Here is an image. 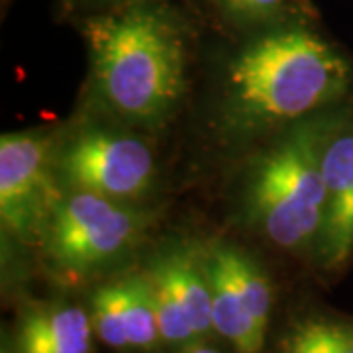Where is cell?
<instances>
[{"label": "cell", "mask_w": 353, "mask_h": 353, "mask_svg": "<svg viewBox=\"0 0 353 353\" xmlns=\"http://www.w3.org/2000/svg\"><path fill=\"white\" fill-rule=\"evenodd\" d=\"M279 353H353V322L328 314H304L285 330Z\"/></svg>", "instance_id": "obj_11"}, {"label": "cell", "mask_w": 353, "mask_h": 353, "mask_svg": "<svg viewBox=\"0 0 353 353\" xmlns=\"http://www.w3.org/2000/svg\"><path fill=\"white\" fill-rule=\"evenodd\" d=\"M202 261L212 292L214 334L230 343L236 353H261L267 338L259 334L252 316L245 310L240 290L218 250V243L202 250Z\"/></svg>", "instance_id": "obj_9"}, {"label": "cell", "mask_w": 353, "mask_h": 353, "mask_svg": "<svg viewBox=\"0 0 353 353\" xmlns=\"http://www.w3.org/2000/svg\"><path fill=\"white\" fill-rule=\"evenodd\" d=\"M122 299H124V318L132 352L153 353L161 341L157 308L153 301L152 281L145 273H130L120 277Z\"/></svg>", "instance_id": "obj_12"}, {"label": "cell", "mask_w": 353, "mask_h": 353, "mask_svg": "<svg viewBox=\"0 0 353 353\" xmlns=\"http://www.w3.org/2000/svg\"><path fill=\"white\" fill-rule=\"evenodd\" d=\"M218 250L234 277L243 306L252 316L255 328L259 330L261 336L267 338L271 308H273V289H271V281L267 277V273L250 253H245L236 245L218 243Z\"/></svg>", "instance_id": "obj_13"}, {"label": "cell", "mask_w": 353, "mask_h": 353, "mask_svg": "<svg viewBox=\"0 0 353 353\" xmlns=\"http://www.w3.org/2000/svg\"><path fill=\"white\" fill-rule=\"evenodd\" d=\"M61 194L50 163V139L36 132L0 139V222L22 243L41 240Z\"/></svg>", "instance_id": "obj_6"}, {"label": "cell", "mask_w": 353, "mask_h": 353, "mask_svg": "<svg viewBox=\"0 0 353 353\" xmlns=\"http://www.w3.org/2000/svg\"><path fill=\"white\" fill-rule=\"evenodd\" d=\"M155 273H159L171 287L181 308L189 318L190 326L199 340L206 341L214 334L212 326V292L210 283L202 261V252L190 250H169L157 255L150 265Z\"/></svg>", "instance_id": "obj_10"}, {"label": "cell", "mask_w": 353, "mask_h": 353, "mask_svg": "<svg viewBox=\"0 0 353 353\" xmlns=\"http://www.w3.org/2000/svg\"><path fill=\"white\" fill-rule=\"evenodd\" d=\"M326 216L314 259L340 273L353 259V106L330 136L324 152Z\"/></svg>", "instance_id": "obj_7"}, {"label": "cell", "mask_w": 353, "mask_h": 353, "mask_svg": "<svg viewBox=\"0 0 353 353\" xmlns=\"http://www.w3.org/2000/svg\"><path fill=\"white\" fill-rule=\"evenodd\" d=\"M59 171L73 190L128 202L152 189L157 167L145 141L90 130L65 145L59 155Z\"/></svg>", "instance_id": "obj_5"}, {"label": "cell", "mask_w": 353, "mask_h": 353, "mask_svg": "<svg viewBox=\"0 0 353 353\" xmlns=\"http://www.w3.org/2000/svg\"><path fill=\"white\" fill-rule=\"evenodd\" d=\"M353 101L299 120L250 165L241 190L248 224L285 252L314 255L326 216L324 152Z\"/></svg>", "instance_id": "obj_3"}, {"label": "cell", "mask_w": 353, "mask_h": 353, "mask_svg": "<svg viewBox=\"0 0 353 353\" xmlns=\"http://www.w3.org/2000/svg\"><path fill=\"white\" fill-rule=\"evenodd\" d=\"M94 328L77 304H41L26 310L14 338L12 353H92Z\"/></svg>", "instance_id": "obj_8"}, {"label": "cell", "mask_w": 353, "mask_h": 353, "mask_svg": "<svg viewBox=\"0 0 353 353\" xmlns=\"http://www.w3.org/2000/svg\"><path fill=\"white\" fill-rule=\"evenodd\" d=\"M83 32L104 104L132 124H163L185 92V43L175 22L134 6L90 18Z\"/></svg>", "instance_id": "obj_2"}, {"label": "cell", "mask_w": 353, "mask_h": 353, "mask_svg": "<svg viewBox=\"0 0 353 353\" xmlns=\"http://www.w3.org/2000/svg\"><path fill=\"white\" fill-rule=\"evenodd\" d=\"M145 226L126 202L75 190L59 199L41 234L46 261L69 283L87 281L134 250Z\"/></svg>", "instance_id": "obj_4"}, {"label": "cell", "mask_w": 353, "mask_h": 353, "mask_svg": "<svg viewBox=\"0 0 353 353\" xmlns=\"http://www.w3.org/2000/svg\"><path fill=\"white\" fill-rule=\"evenodd\" d=\"M2 353H12V350H10V352H6V350H4V352H2Z\"/></svg>", "instance_id": "obj_17"}, {"label": "cell", "mask_w": 353, "mask_h": 353, "mask_svg": "<svg viewBox=\"0 0 353 353\" xmlns=\"http://www.w3.org/2000/svg\"><path fill=\"white\" fill-rule=\"evenodd\" d=\"M222 83L226 132L252 138L353 101V63L314 30L287 26L238 50Z\"/></svg>", "instance_id": "obj_1"}, {"label": "cell", "mask_w": 353, "mask_h": 353, "mask_svg": "<svg viewBox=\"0 0 353 353\" xmlns=\"http://www.w3.org/2000/svg\"><path fill=\"white\" fill-rule=\"evenodd\" d=\"M179 353H220V352L214 350L212 345H208L206 341H196V343H192V345H189V347L181 350Z\"/></svg>", "instance_id": "obj_16"}, {"label": "cell", "mask_w": 353, "mask_h": 353, "mask_svg": "<svg viewBox=\"0 0 353 353\" xmlns=\"http://www.w3.org/2000/svg\"><path fill=\"white\" fill-rule=\"evenodd\" d=\"M230 16L241 20H259L281 8L285 0H214Z\"/></svg>", "instance_id": "obj_15"}, {"label": "cell", "mask_w": 353, "mask_h": 353, "mask_svg": "<svg viewBox=\"0 0 353 353\" xmlns=\"http://www.w3.org/2000/svg\"><path fill=\"white\" fill-rule=\"evenodd\" d=\"M90 320L94 336L114 352H132L124 318L122 283L114 279L94 290L90 299Z\"/></svg>", "instance_id": "obj_14"}]
</instances>
